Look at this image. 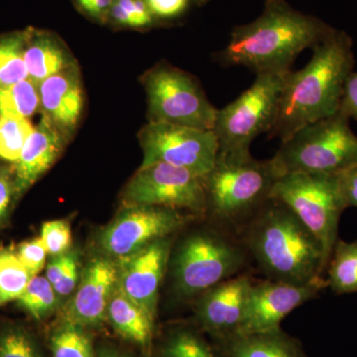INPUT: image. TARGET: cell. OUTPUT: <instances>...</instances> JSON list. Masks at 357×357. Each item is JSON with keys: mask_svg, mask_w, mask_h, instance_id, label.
Returning a JSON list of instances; mask_svg holds the SVG:
<instances>
[{"mask_svg": "<svg viewBox=\"0 0 357 357\" xmlns=\"http://www.w3.org/2000/svg\"><path fill=\"white\" fill-rule=\"evenodd\" d=\"M40 110L66 137L76 129L84 109V91L75 64L38 84Z\"/></svg>", "mask_w": 357, "mask_h": 357, "instance_id": "cell-17", "label": "cell"}, {"mask_svg": "<svg viewBox=\"0 0 357 357\" xmlns=\"http://www.w3.org/2000/svg\"><path fill=\"white\" fill-rule=\"evenodd\" d=\"M174 236L164 237L119 262V287L126 297L142 307L154 319L159 292L168 272Z\"/></svg>", "mask_w": 357, "mask_h": 357, "instance_id": "cell-15", "label": "cell"}, {"mask_svg": "<svg viewBox=\"0 0 357 357\" xmlns=\"http://www.w3.org/2000/svg\"><path fill=\"white\" fill-rule=\"evenodd\" d=\"M349 121L337 112L296 131L272 157L278 172L337 174L357 165V135Z\"/></svg>", "mask_w": 357, "mask_h": 357, "instance_id": "cell-6", "label": "cell"}, {"mask_svg": "<svg viewBox=\"0 0 357 357\" xmlns=\"http://www.w3.org/2000/svg\"><path fill=\"white\" fill-rule=\"evenodd\" d=\"M79 278V256H77L70 262L60 280L53 286L54 290L59 297H68L76 290Z\"/></svg>", "mask_w": 357, "mask_h": 357, "instance_id": "cell-39", "label": "cell"}, {"mask_svg": "<svg viewBox=\"0 0 357 357\" xmlns=\"http://www.w3.org/2000/svg\"><path fill=\"white\" fill-rule=\"evenodd\" d=\"M109 20L122 27L145 28L156 18L145 0H112Z\"/></svg>", "mask_w": 357, "mask_h": 357, "instance_id": "cell-30", "label": "cell"}, {"mask_svg": "<svg viewBox=\"0 0 357 357\" xmlns=\"http://www.w3.org/2000/svg\"><path fill=\"white\" fill-rule=\"evenodd\" d=\"M122 199L126 206H161L204 218V176L166 163L140 166Z\"/></svg>", "mask_w": 357, "mask_h": 357, "instance_id": "cell-10", "label": "cell"}, {"mask_svg": "<svg viewBox=\"0 0 357 357\" xmlns=\"http://www.w3.org/2000/svg\"><path fill=\"white\" fill-rule=\"evenodd\" d=\"M171 251L172 290L183 300L197 299L218 284L248 271L251 258L238 236L208 220Z\"/></svg>", "mask_w": 357, "mask_h": 357, "instance_id": "cell-5", "label": "cell"}, {"mask_svg": "<svg viewBox=\"0 0 357 357\" xmlns=\"http://www.w3.org/2000/svg\"><path fill=\"white\" fill-rule=\"evenodd\" d=\"M13 199H15L13 168L0 165V227L8 215Z\"/></svg>", "mask_w": 357, "mask_h": 357, "instance_id": "cell-35", "label": "cell"}, {"mask_svg": "<svg viewBox=\"0 0 357 357\" xmlns=\"http://www.w3.org/2000/svg\"><path fill=\"white\" fill-rule=\"evenodd\" d=\"M149 122L213 130L215 109L198 79L185 70L159 64L143 77Z\"/></svg>", "mask_w": 357, "mask_h": 357, "instance_id": "cell-9", "label": "cell"}, {"mask_svg": "<svg viewBox=\"0 0 357 357\" xmlns=\"http://www.w3.org/2000/svg\"><path fill=\"white\" fill-rule=\"evenodd\" d=\"M28 77L39 84L53 75L77 64L55 34L29 28L24 50Z\"/></svg>", "mask_w": 357, "mask_h": 357, "instance_id": "cell-19", "label": "cell"}, {"mask_svg": "<svg viewBox=\"0 0 357 357\" xmlns=\"http://www.w3.org/2000/svg\"><path fill=\"white\" fill-rule=\"evenodd\" d=\"M107 321L115 332L142 347L151 344L155 319L119 290L114 291L107 309Z\"/></svg>", "mask_w": 357, "mask_h": 357, "instance_id": "cell-21", "label": "cell"}, {"mask_svg": "<svg viewBox=\"0 0 357 357\" xmlns=\"http://www.w3.org/2000/svg\"><path fill=\"white\" fill-rule=\"evenodd\" d=\"M337 177L345 206L357 208V165L337 173Z\"/></svg>", "mask_w": 357, "mask_h": 357, "instance_id": "cell-37", "label": "cell"}, {"mask_svg": "<svg viewBox=\"0 0 357 357\" xmlns=\"http://www.w3.org/2000/svg\"><path fill=\"white\" fill-rule=\"evenodd\" d=\"M195 218L161 206H126L102 230L98 241L105 256L121 261L158 239L175 236Z\"/></svg>", "mask_w": 357, "mask_h": 357, "instance_id": "cell-12", "label": "cell"}, {"mask_svg": "<svg viewBox=\"0 0 357 357\" xmlns=\"http://www.w3.org/2000/svg\"><path fill=\"white\" fill-rule=\"evenodd\" d=\"M119 262L107 256L89 260L79 287L66 307L63 321L83 328H95L107 319V309L119 285Z\"/></svg>", "mask_w": 357, "mask_h": 357, "instance_id": "cell-16", "label": "cell"}, {"mask_svg": "<svg viewBox=\"0 0 357 357\" xmlns=\"http://www.w3.org/2000/svg\"><path fill=\"white\" fill-rule=\"evenodd\" d=\"M273 160H257L249 152H218L204 176V217L238 234L271 199L280 177Z\"/></svg>", "mask_w": 357, "mask_h": 357, "instance_id": "cell-4", "label": "cell"}, {"mask_svg": "<svg viewBox=\"0 0 357 357\" xmlns=\"http://www.w3.org/2000/svg\"><path fill=\"white\" fill-rule=\"evenodd\" d=\"M53 357H96L93 340L86 328L64 321L55 328L50 337Z\"/></svg>", "mask_w": 357, "mask_h": 357, "instance_id": "cell-27", "label": "cell"}, {"mask_svg": "<svg viewBox=\"0 0 357 357\" xmlns=\"http://www.w3.org/2000/svg\"><path fill=\"white\" fill-rule=\"evenodd\" d=\"M272 199L286 204L323 248L326 265L338 241V225L347 210L337 174L286 173L275 183Z\"/></svg>", "mask_w": 357, "mask_h": 357, "instance_id": "cell-7", "label": "cell"}, {"mask_svg": "<svg viewBox=\"0 0 357 357\" xmlns=\"http://www.w3.org/2000/svg\"><path fill=\"white\" fill-rule=\"evenodd\" d=\"M34 128L30 119L0 115V159L15 163Z\"/></svg>", "mask_w": 357, "mask_h": 357, "instance_id": "cell-29", "label": "cell"}, {"mask_svg": "<svg viewBox=\"0 0 357 357\" xmlns=\"http://www.w3.org/2000/svg\"><path fill=\"white\" fill-rule=\"evenodd\" d=\"M77 256H79V253L76 250L70 249L64 255L51 258L50 261L47 264L46 278L50 282L52 286L55 285L60 280L61 277L63 276L67 268L69 267L70 262Z\"/></svg>", "mask_w": 357, "mask_h": 357, "instance_id": "cell-38", "label": "cell"}, {"mask_svg": "<svg viewBox=\"0 0 357 357\" xmlns=\"http://www.w3.org/2000/svg\"><path fill=\"white\" fill-rule=\"evenodd\" d=\"M0 115H1V114H0Z\"/></svg>", "mask_w": 357, "mask_h": 357, "instance_id": "cell-42", "label": "cell"}, {"mask_svg": "<svg viewBox=\"0 0 357 357\" xmlns=\"http://www.w3.org/2000/svg\"><path fill=\"white\" fill-rule=\"evenodd\" d=\"M138 137L143 150L141 166L166 163L199 176L213 169L220 149L213 130L160 122H148Z\"/></svg>", "mask_w": 357, "mask_h": 357, "instance_id": "cell-11", "label": "cell"}, {"mask_svg": "<svg viewBox=\"0 0 357 357\" xmlns=\"http://www.w3.org/2000/svg\"><path fill=\"white\" fill-rule=\"evenodd\" d=\"M333 29L287 0H266L259 17L234 28L218 61L225 67L248 68L255 75L288 72L301 52L314 48Z\"/></svg>", "mask_w": 357, "mask_h": 357, "instance_id": "cell-2", "label": "cell"}, {"mask_svg": "<svg viewBox=\"0 0 357 357\" xmlns=\"http://www.w3.org/2000/svg\"><path fill=\"white\" fill-rule=\"evenodd\" d=\"M218 344L227 357H307L300 342L281 328L237 333Z\"/></svg>", "mask_w": 357, "mask_h": 357, "instance_id": "cell-20", "label": "cell"}, {"mask_svg": "<svg viewBox=\"0 0 357 357\" xmlns=\"http://www.w3.org/2000/svg\"><path fill=\"white\" fill-rule=\"evenodd\" d=\"M76 1L79 8L93 20L102 21V22L109 20L112 0H76Z\"/></svg>", "mask_w": 357, "mask_h": 357, "instance_id": "cell-40", "label": "cell"}, {"mask_svg": "<svg viewBox=\"0 0 357 357\" xmlns=\"http://www.w3.org/2000/svg\"><path fill=\"white\" fill-rule=\"evenodd\" d=\"M38 84L28 77L6 89H0V114L30 119L40 110Z\"/></svg>", "mask_w": 357, "mask_h": 357, "instance_id": "cell-26", "label": "cell"}, {"mask_svg": "<svg viewBox=\"0 0 357 357\" xmlns=\"http://www.w3.org/2000/svg\"><path fill=\"white\" fill-rule=\"evenodd\" d=\"M338 112L357 121V72L354 70L345 82Z\"/></svg>", "mask_w": 357, "mask_h": 357, "instance_id": "cell-36", "label": "cell"}, {"mask_svg": "<svg viewBox=\"0 0 357 357\" xmlns=\"http://www.w3.org/2000/svg\"><path fill=\"white\" fill-rule=\"evenodd\" d=\"M67 140L53 122L42 115L41 121L26 141L20 158L14 163L15 199H20L54 165Z\"/></svg>", "mask_w": 357, "mask_h": 357, "instance_id": "cell-18", "label": "cell"}, {"mask_svg": "<svg viewBox=\"0 0 357 357\" xmlns=\"http://www.w3.org/2000/svg\"><path fill=\"white\" fill-rule=\"evenodd\" d=\"M326 288L328 281L325 276L302 285L269 279L253 281L238 333L265 332L280 328L281 321L290 312L314 299Z\"/></svg>", "mask_w": 357, "mask_h": 357, "instance_id": "cell-13", "label": "cell"}, {"mask_svg": "<svg viewBox=\"0 0 357 357\" xmlns=\"http://www.w3.org/2000/svg\"><path fill=\"white\" fill-rule=\"evenodd\" d=\"M253 281L248 271L243 272L197 298L196 319L199 328L218 344L241 331Z\"/></svg>", "mask_w": 357, "mask_h": 357, "instance_id": "cell-14", "label": "cell"}, {"mask_svg": "<svg viewBox=\"0 0 357 357\" xmlns=\"http://www.w3.org/2000/svg\"><path fill=\"white\" fill-rule=\"evenodd\" d=\"M96 357H128L126 354H121V351H116V349H109V347H105L98 351L96 354Z\"/></svg>", "mask_w": 357, "mask_h": 357, "instance_id": "cell-41", "label": "cell"}, {"mask_svg": "<svg viewBox=\"0 0 357 357\" xmlns=\"http://www.w3.org/2000/svg\"><path fill=\"white\" fill-rule=\"evenodd\" d=\"M351 37L333 29L312 48L306 67L290 70L284 84L280 107L270 139L287 140L299 129L337 114L345 82L354 72Z\"/></svg>", "mask_w": 357, "mask_h": 357, "instance_id": "cell-1", "label": "cell"}, {"mask_svg": "<svg viewBox=\"0 0 357 357\" xmlns=\"http://www.w3.org/2000/svg\"><path fill=\"white\" fill-rule=\"evenodd\" d=\"M288 72L256 75L255 83L234 102L218 109V152H249L251 143L273 128Z\"/></svg>", "mask_w": 357, "mask_h": 357, "instance_id": "cell-8", "label": "cell"}, {"mask_svg": "<svg viewBox=\"0 0 357 357\" xmlns=\"http://www.w3.org/2000/svg\"><path fill=\"white\" fill-rule=\"evenodd\" d=\"M328 287L337 295L357 292V241L338 238L326 268Z\"/></svg>", "mask_w": 357, "mask_h": 357, "instance_id": "cell-22", "label": "cell"}, {"mask_svg": "<svg viewBox=\"0 0 357 357\" xmlns=\"http://www.w3.org/2000/svg\"><path fill=\"white\" fill-rule=\"evenodd\" d=\"M157 357H227L198 332L188 328L172 331L160 347Z\"/></svg>", "mask_w": 357, "mask_h": 357, "instance_id": "cell-25", "label": "cell"}, {"mask_svg": "<svg viewBox=\"0 0 357 357\" xmlns=\"http://www.w3.org/2000/svg\"><path fill=\"white\" fill-rule=\"evenodd\" d=\"M156 20H171L182 15L192 0H145Z\"/></svg>", "mask_w": 357, "mask_h": 357, "instance_id": "cell-34", "label": "cell"}, {"mask_svg": "<svg viewBox=\"0 0 357 357\" xmlns=\"http://www.w3.org/2000/svg\"><path fill=\"white\" fill-rule=\"evenodd\" d=\"M15 252L33 276L38 275L46 265L47 251L40 237L20 243Z\"/></svg>", "mask_w": 357, "mask_h": 357, "instance_id": "cell-33", "label": "cell"}, {"mask_svg": "<svg viewBox=\"0 0 357 357\" xmlns=\"http://www.w3.org/2000/svg\"><path fill=\"white\" fill-rule=\"evenodd\" d=\"M16 301L33 319L42 321L57 310L60 297L46 277L36 275Z\"/></svg>", "mask_w": 357, "mask_h": 357, "instance_id": "cell-28", "label": "cell"}, {"mask_svg": "<svg viewBox=\"0 0 357 357\" xmlns=\"http://www.w3.org/2000/svg\"><path fill=\"white\" fill-rule=\"evenodd\" d=\"M237 236L269 280L302 285L325 276L321 244L278 199H270Z\"/></svg>", "mask_w": 357, "mask_h": 357, "instance_id": "cell-3", "label": "cell"}, {"mask_svg": "<svg viewBox=\"0 0 357 357\" xmlns=\"http://www.w3.org/2000/svg\"><path fill=\"white\" fill-rule=\"evenodd\" d=\"M0 357H45L31 333L20 326L0 331Z\"/></svg>", "mask_w": 357, "mask_h": 357, "instance_id": "cell-31", "label": "cell"}, {"mask_svg": "<svg viewBox=\"0 0 357 357\" xmlns=\"http://www.w3.org/2000/svg\"><path fill=\"white\" fill-rule=\"evenodd\" d=\"M40 238L46 248L47 255L51 257L64 255L72 246L70 222L65 220H55L43 223Z\"/></svg>", "mask_w": 357, "mask_h": 357, "instance_id": "cell-32", "label": "cell"}, {"mask_svg": "<svg viewBox=\"0 0 357 357\" xmlns=\"http://www.w3.org/2000/svg\"><path fill=\"white\" fill-rule=\"evenodd\" d=\"M15 249L0 248V307L20 297L33 278Z\"/></svg>", "mask_w": 357, "mask_h": 357, "instance_id": "cell-24", "label": "cell"}, {"mask_svg": "<svg viewBox=\"0 0 357 357\" xmlns=\"http://www.w3.org/2000/svg\"><path fill=\"white\" fill-rule=\"evenodd\" d=\"M29 29L0 36V89L28 79L24 50Z\"/></svg>", "mask_w": 357, "mask_h": 357, "instance_id": "cell-23", "label": "cell"}]
</instances>
